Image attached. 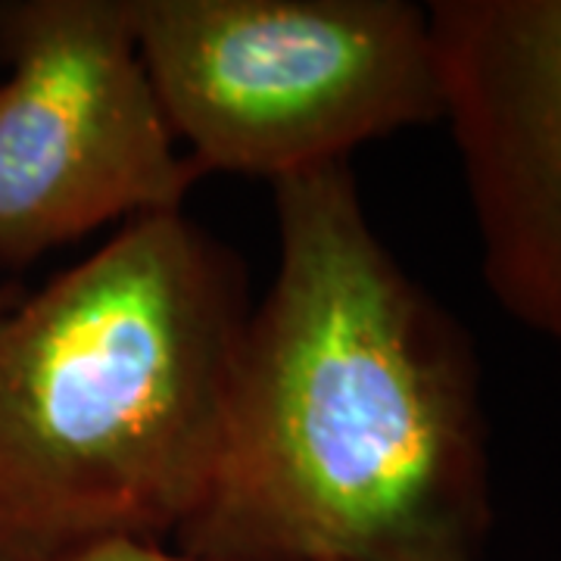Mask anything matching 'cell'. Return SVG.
I'll return each instance as SVG.
<instances>
[{"instance_id": "1", "label": "cell", "mask_w": 561, "mask_h": 561, "mask_svg": "<svg viewBox=\"0 0 561 561\" xmlns=\"http://www.w3.org/2000/svg\"><path fill=\"white\" fill-rule=\"evenodd\" d=\"M278 272L243 334L201 561H478L481 368L362 209L350 162L275 181Z\"/></svg>"}, {"instance_id": "2", "label": "cell", "mask_w": 561, "mask_h": 561, "mask_svg": "<svg viewBox=\"0 0 561 561\" xmlns=\"http://www.w3.org/2000/svg\"><path fill=\"white\" fill-rule=\"evenodd\" d=\"M247 321L241 262L184 209L0 312V561L179 534L219 471Z\"/></svg>"}, {"instance_id": "3", "label": "cell", "mask_w": 561, "mask_h": 561, "mask_svg": "<svg viewBox=\"0 0 561 561\" xmlns=\"http://www.w3.org/2000/svg\"><path fill=\"white\" fill-rule=\"evenodd\" d=\"M162 113L206 172L280 181L443 119L431 16L402 0H131Z\"/></svg>"}, {"instance_id": "4", "label": "cell", "mask_w": 561, "mask_h": 561, "mask_svg": "<svg viewBox=\"0 0 561 561\" xmlns=\"http://www.w3.org/2000/svg\"><path fill=\"white\" fill-rule=\"evenodd\" d=\"M0 262L175 213L201 172L140 57L131 0L0 3Z\"/></svg>"}, {"instance_id": "5", "label": "cell", "mask_w": 561, "mask_h": 561, "mask_svg": "<svg viewBox=\"0 0 561 561\" xmlns=\"http://www.w3.org/2000/svg\"><path fill=\"white\" fill-rule=\"evenodd\" d=\"M490 294L561 343V0L427 7Z\"/></svg>"}, {"instance_id": "6", "label": "cell", "mask_w": 561, "mask_h": 561, "mask_svg": "<svg viewBox=\"0 0 561 561\" xmlns=\"http://www.w3.org/2000/svg\"><path fill=\"white\" fill-rule=\"evenodd\" d=\"M57 561H201L184 552H165L160 542H106Z\"/></svg>"}, {"instance_id": "7", "label": "cell", "mask_w": 561, "mask_h": 561, "mask_svg": "<svg viewBox=\"0 0 561 561\" xmlns=\"http://www.w3.org/2000/svg\"><path fill=\"white\" fill-rule=\"evenodd\" d=\"M16 300H20V297H16V290H10V287H0V312H7V309H10V306H13Z\"/></svg>"}]
</instances>
